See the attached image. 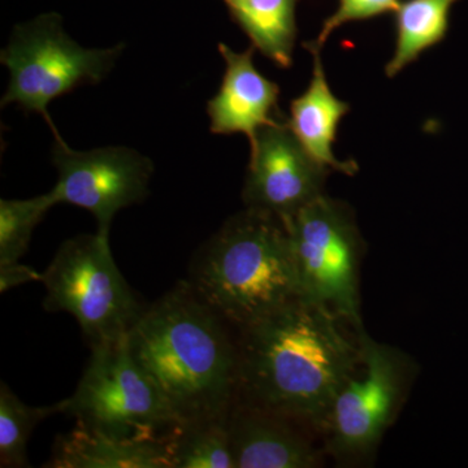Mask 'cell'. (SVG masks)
Returning <instances> with one entry per match:
<instances>
[{"label": "cell", "instance_id": "1", "mask_svg": "<svg viewBox=\"0 0 468 468\" xmlns=\"http://www.w3.org/2000/svg\"><path fill=\"white\" fill-rule=\"evenodd\" d=\"M341 316L295 300L243 328L239 387L249 405L325 431L338 393L356 374L362 351Z\"/></svg>", "mask_w": 468, "mask_h": 468}, {"label": "cell", "instance_id": "2", "mask_svg": "<svg viewBox=\"0 0 468 468\" xmlns=\"http://www.w3.org/2000/svg\"><path fill=\"white\" fill-rule=\"evenodd\" d=\"M128 343L180 424L228 417L239 388V353L223 319L189 282L144 309Z\"/></svg>", "mask_w": 468, "mask_h": 468}, {"label": "cell", "instance_id": "3", "mask_svg": "<svg viewBox=\"0 0 468 468\" xmlns=\"http://www.w3.org/2000/svg\"><path fill=\"white\" fill-rule=\"evenodd\" d=\"M187 282L221 319L242 329L300 300L284 221L260 209L234 215L203 246Z\"/></svg>", "mask_w": 468, "mask_h": 468}, {"label": "cell", "instance_id": "4", "mask_svg": "<svg viewBox=\"0 0 468 468\" xmlns=\"http://www.w3.org/2000/svg\"><path fill=\"white\" fill-rule=\"evenodd\" d=\"M79 426L120 439H165L181 426L159 388L129 347L128 335L91 346L81 380L63 399Z\"/></svg>", "mask_w": 468, "mask_h": 468}, {"label": "cell", "instance_id": "5", "mask_svg": "<svg viewBox=\"0 0 468 468\" xmlns=\"http://www.w3.org/2000/svg\"><path fill=\"white\" fill-rule=\"evenodd\" d=\"M124 45L85 48L64 32L57 14H46L15 27L0 61L9 70L2 107L17 104L39 113L57 133L48 106L52 101L86 85L100 84L109 76Z\"/></svg>", "mask_w": 468, "mask_h": 468}, {"label": "cell", "instance_id": "6", "mask_svg": "<svg viewBox=\"0 0 468 468\" xmlns=\"http://www.w3.org/2000/svg\"><path fill=\"white\" fill-rule=\"evenodd\" d=\"M42 275L45 310L72 315L90 347L128 335L144 313L103 234H80L61 243Z\"/></svg>", "mask_w": 468, "mask_h": 468}, {"label": "cell", "instance_id": "7", "mask_svg": "<svg viewBox=\"0 0 468 468\" xmlns=\"http://www.w3.org/2000/svg\"><path fill=\"white\" fill-rule=\"evenodd\" d=\"M284 223L297 266L300 300L324 306L362 331V239L350 208L322 194Z\"/></svg>", "mask_w": 468, "mask_h": 468}, {"label": "cell", "instance_id": "8", "mask_svg": "<svg viewBox=\"0 0 468 468\" xmlns=\"http://www.w3.org/2000/svg\"><path fill=\"white\" fill-rule=\"evenodd\" d=\"M363 375L344 385L329 417L328 445L343 460H360L374 452L399 408L408 375L401 351L358 332Z\"/></svg>", "mask_w": 468, "mask_h": 468}, {"label": "cell", "instance_id": "9", "mask_svg": "<svg viewBox=\"0 0 468 468\" xmlns=\"http://www.w3.org/2000/svg\"><path fill=\"white\" fill-rule=\"evenodd\" d=\"M52 134L58 181L50 193L55 205L67 203L91 212L97 218L98 233L110 237L117 212L143 202L149 194L153 162L128 147L76 151L58 132Z\"/></svg>", "mask_w": 468, "mask_h": 468}, {"label": "cell", "instance_id": "10", "mask_svg": "<svg viewBox=\"0 0 468 468\" xmlns=\"http://www.w3.org/2000/svg\"><path fill=\"white\" fill-rule=\"evenodd\" d=\"M243 187L248 208L292 218L322 196L329 169L319 165L291 131L288 122L260 129Z\"/></svg>", "mask_w": 468, "mask_h": 468}, {"label": "cell", "instance_id": "11", "mask_svg": "<svg viewBox=\"0 0 468 468\" xmlns=\"http://www.w3.org/2000/svg\"><path fill=\"white\" fill-rule=\"evenodd\" d=\"M226 61L220 90L208 101L209 129L215 134L242 133L250 144L260 129L284 122L280 116V88L254 66V48L236 52L224 43L218 45Z\"/></svg>", "mask_w": 468, "mask_h": 468}, {"label": "cell", "instance_id": "12", "mask_svg": "<svg viewBox=\"0 0 468 468\" xmlns=\"http://www.w3.org/2000/svg\"><path fill=\"white\" fill-rule=\"evenodd\" d=\"M284 420L252 406L233 415L228 424L236 468L318 467V452Z\"/></svg>", "mask_w": 468, "mask_h": 468}, {"label": "cell", "instance_id": "13", "mask_svg": "<svg viewBox=\"0 0 468 468\" xmlns=\"http://www.w3.org/2000/svg\"><path fill=\"white\" fill-rule=\"evenodd\" d=\"M50 468H172L168 437L120 439L76 424L58 437Z\"/></svg>", "mask_w": 468, "mask_h": 468}, {"label": "cell", "instance_id": "14", "mask_svg": "<svg viewBox=\"0 0 468 468\" xmlns=\"http://www.w3.org/2000/svg\"><path fill=\"white\" fill-rule=\"evenodd\" d=\"M313 79L307 90L291 104L289 128L302 146L319 165L329 171L353 176L358 172L354 160L341 162L334 154L338 124L350 111V104L338 100L326 82L320 52H313Z\"/></svg>", "mask_w": 468, "mask_h": 468}, {"label": "cell", "instance_id": "15", "mask_svg": "<svg viewBox=\"0 0 468 468\" xmlns=\"http://www.w3.org/2000/svg\"><path fill=\"white\" fill-rule=\"evenodd\" d=\"M230 16L251 39L252 48L277 67L289 68L297 38L298 0H224Z\"/></svg>", "mask_w": 468, "mask_h": 468}, {"label": "cell", "instance_id": "16", "mask_svg": "<svg viewBox=\"0 0 468 468\" xmlns=\"http://www.w3.org/2000/svg\"><path fill=\"white\" fill-rule=\"evenodd\" d=\"M458 0H402L396 11V51L385 67L393 79L448 33L449 14Z\"/></svg>", "mask_w": 468, "mask_h": 468}, {"label": "cell", "instance_id": "17", "mask_svg": "<svg viewBox=\"0 0 468 468\" xmlns=\"http://www.w3.org/2000/svg\"><path fill=\"white\" fill-rule=\"evenodd\" d=\"M229 418L181 424L168 436L172 468H236Z\"/></svg>", "mask_w": 468, "mask_h": 468}, {"label": "cell", "instance_id": "18", "mask_svg": "<svg viewBox=\"0 0 468 468\" xmlns=\"http://www.w3.org/2000/svg\"><path fill=\"white\" fill-rule=\"evenodd\" d=\"M63 412V401L50 406H29L9 389L0 387V463L2 467H29L27 441L34 428L51 415Z\"/></svg>", "mask_w": 468, "mask_h": 468}, {"label": "cell", "instance_id": "19", "mask_svg": "<svg viewBox=\"0 0 468 468\" xmlns=\"http://www.w3.org/2000/svg\"><path fill=\"white\" fill-rule=\"evenodd\" d=\"M54 206L50 192L30 199L0 201V264L20 261L34 229Z\"/></svg>", "mask_w": 468, "mask_h": 468}, {"label": "cell", "instance_id": "20", "mask_svg": "<svg viewBox=\"0 0 468 468\" xmlns=\"http://www.w3.org/2000/svg\"><path fill=\"white\" fill-rule=\"evenodd\" d=\"M401 0H338V8L332 16L323 24L322 30L316 39L304 42V48L313 52H320L326 39L337 27L353 21L369 20L387 14H396Z\"/></svg>", "mask_w": 468, "mask_h": 468}, {"label": "cell", "instance_id": "21", "mask_svg": "<svg viewBox=\"0 0 468 468\" xmlns=\"http://www.w3.org/2000/svg\"><path fill=\"white\" fill-rule=\"evenodd\" d=\"M42 273L37 272L32 267L15 261V263L0 264V292L29 284L33 282H42Z\"/></svg>", "mask_w": 468, "mask_h": 468}]
</instances>
